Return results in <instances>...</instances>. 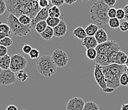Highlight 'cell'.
<instances>
[{
    "label": "cell",
    "mask_w": 128,
    "mask_h": 110,
    "mask_svg": "<svg viewBox=\"0 0 128 110\" xmlns=\"http://www.w3.org/2000/svg\"><path fill=\"white\" fill-rule=\"evenodd\" d=\"M10 13L18 18L22 15H26L32 20L41 8L38 0H4Z\"/></svg>",
    "instance_id": "cell-1"
},
{
    "label": "cell",
    "mask_w": 128,
    "mask_h": 110,
    "mask_svg": "<svg viewBox=\"0 0 128 110\" xmlns=\"http://www.w3.org/2000/svg\"><path fill=\"white\" fill-rule=\"evenodd\" d=\"M103 72L105 77L107 87L117 89L120 86V78L123 73L126 72V65L118 64H110L105 67H102Z\"/></svg>",
    "instance_id": "cell-2"
},
{
    "label": "cell",
    "mask_w": 128,
    "mask_h": 110,
    "mask_svg": "<svg viewBox=\"0 0 128 110\" xmlns=\"http://www.w3.org/2000/svg\"><path fill=\"white\" fill-rule=\"evenodd\" d=\"M109 8L110 7L104 3L103 0L94 1L90 9V20L98 26L107 25L110 19L108 16Z\"/></svg>",
    "instance_id": "cell-3"
},
{
    "label": "cell",
    "mask_w": 128,
    "mask_h": 110,
    "mask_svg": "<svg viewBox=\"0 0 128 110\" xmlns=\"http://www.w3.org/2000/svg\"><path fill=\"white\" fill-rule=\"evenodd\" d=\"M56 65L51 56L43 55L38 58L36 62V68L38 73L44 77H50L56 73Z\"/></svg>",
    "instance_id": "cell-4"
},
{
    "label": "cell",
    "mask_w": 128,
    "mask_h": 110,
    "mask_svg": "<svg viewBox=\"0 0 128 110\" xmlns=\"http://www.w3.org/2000/svg\"><path fill=\"white\" fill-rule=\"evenodd\" d=\"M6 22L10 27L11 32L18 37L26 36L31 32V25H24L18 20V18L14 15L10 13L6 18Z\"/></svg>",
    "instance_id": "cell-5"
},
{
    "label": "cell",
    "mask_w": 128,
    "mask_h": 110,
    "mask_svg": "<svg viewBox=\"0 0 128 110\" xmlns=\"http://www.w3.org/2000/svg\"><path fill=\"white\" fill-rule=\"evenodd\" d=\"M28 65V61L22 54L17 53L11 56L10 69L14 73L24 70Z\"/></svg>",
    "instance_id": "cell-6"
},
{
    "label": "cell",
    "mask_w": 128,
    "mask_h": 110,
    "mask_svg": "<svg viewBox=\"0 0 128 110\" xmlns=\"http://www.w3.org/2000/svg\"><path fill=\"white\" fill-rule=\"evenodd\" d=\"M120 46L115 40H108L104 43L98 45L96 47L98 53L103 54L108 56L111 53L120 51Z\"/></svg>",
    "instance_id": "cell-7"
},
{
    "label": "cell",
    "mask_w": 128,
    "mask_h": 110,
    "mask_svg": "<svg viewBox=\"0 0 128 110\" xmlns=\"http://www.w3.org/2000/svg\"><path fill=\"white\" fill-rule=\"evenodd\" d=\"M51 58L58 68H63L68 63L69 58L67 53L62 49H56L51 54Z\"/></svg>",
    "instance_id": "cell-8"
},
{
    "label": "cell",
    "mask_w": 128,
    "mask_h": 110,
    "mask_svg": "<svg viewBox=\"0 0 128 110\" xmlns=\"http://www.w3.org/2000/svg\"><path fill=\"white\" fill-rule=\"evenodd\" d=\"M17 81L16 73L13 72L10 69L3 70L0 73V85H9Z\"/></svg>",
    "instance_id": "cell-9"
},
{
    "label": "cell",
    "mask_w": 128,
    "mask_h": 110,
    "mask_svg": "<svg viewBox=\"0 0 128 110\" xmlns=\"http://www.w3.org/2000/svg\"><path fill=\"white\" fill-rule=\"evenodd\" d=\"M111 64H118L125 65L128 56L122 51L114 52L108 56Z\"/></svg>",
    "instance_id": "cell-10"
},
{
    "label": "cell",
    "mask_w": 128,
    "mask_h": 110,
    "mask_svg": "<svg viewBox=\"0 0 128 110\" xmlns=\"http://www.w3.org/2000/svg\"><path fill=\"white\" fill-rule=\"evenodd\" d=\"M94 77L95 80L97 82L98 85L103 90L107 87L106 83L105 81L104 73L103 72L102 67L98 65H95L94 70Z\"/></svg>",
    "instance_id": "cell-11"
},
{
    "label": "cell",
    "mask_w": 128,
    "mask_h": 110,
    "mask_svg": "<svg viewBox=\"0 0 128 110\" xmlns=\"http://www.w3.org/2000/svg\"><path fill=\"white\" fill-rule=\"evenodd\" d=\"M85 103L82 98L75 97L68 101L66 105V110H83Z\"/></svg>",
    "instance_id": "cell-12"
},
{
    "label": "cell",
    "mask_w": 128,
    "mask_h": 110,
    "mask_svg": "<svg viewBox=\"0 0 128 110\" xmlns=\"http://www.w3.org/2000/svg\"><path fill=\"white\" fill-rule=\"evenodd\" d=\"M52 4H50L48 7L44 8H42L40 10L39 12L37 13L36 17L34 18L32 20V22L30 24L31 25V28L32 29L35 28V26L38 22L41 21H46V20L48 18V10H49L50 7L52 6Z\"/></svg>",
    "instance_id": "cell-13"
},
{
    "label": "cell",
    "mask_w": 128,
    "mask_h": 110,
    "mask_svg": "<svg viewBox=\"0 0 128 110\" xmlns=\"http://www.w3.org/2000/svg\"><path fill=\"white\" fill-rule=\"evenodd\" d=\"M53 30L54 36L56 37H63L64 36L66 35L67 31H68L67 24L65 22L64 20H61L60 23L56 27L53 28Z\"/></svg>",
    "instance_id": "cell-14"
},
{
    "label": "cell",
    "mask_w": 128,
    "mask_h": 110,
    "mask_svg": "<svg viewBox=\"0 0 128 110\" xmlns=\"http://www.w3.org/2000/svg\"><path fill=\"white\" fill-rule=\"evenodd\" d=\"M94 37L98 44L104 43L108 40V34L104 29H99L96 34L94 35Z\"/></svg>",
    "instance_id": "cell-15"
},
{
    "label": "cell",
    "mask_w": 128,
    "mask_h": 110,
    "mask_svg": "<svg viewBox=\"0 0 128 110\" xmlns=\"http://www.w3.org/2000/svg\"><path fill=\"white\" fill-rule=\"evenodd\" d=\"M82 45L87 49L90 48H96L98 44L94 36H87L82 40Z\"/></svg>",
    "instance_id": "cell-16"
},
{
    "label": "cell",
    "mask_w": 128,
    "mask_h": 110,
    "mask_svg": "<svg viewBox=\"0 0 128 110\" xmlns=\"http://www.w3.org/2000/svg\"><path fill=\"white\" fill-rule=\"evenodd\" d=\"M94 61L96 65H98L101 67H105V66H108L111 64L108 56L105 54H100V53H98L97 56Z\"/></svg>",
    "instance_id": "cell-17"
},
{
    "label": "cell",
    "mask_w": 128,
    "mask_h": 110,
    "mask_svg": "<svg viewBox=\"0 0 128 110\" xmlns=\"http://www.w3.org/2000/svg\"><path fill=\"white\" fill-rule=\"evenodd\" d=\"M11 56L6 54L3 57L0 58V68L2 70H8L10 69Z\"/></svg>",
    "instance_id": "cell-18"
},
{
    "label": "cell",
    "mask_w": 128,
    "mask_h": 110,
    "mask_svg": "<svg viewBox=\"0 0 128 110\" xmlns=\"http://www.w3.org/2000/svg\"><path fill=\"white\" fill-rule=\"evenodd\" d=\"M72 34L73 36H75L78 39H81V40H83L87 36L84 29L82 27L80 26L78 27L75 29L73 30V32H72Z\"/></svg>",
    "instance_id": "cell-19"
},
{
    "label": "cell",
    "mask_w": 128,
    "mask_h": 110,
    "mask_svg": "<svg viewBox=\"0 0 128 110\" xmlns=\"http://www.w3.org/2000/svg\"><path fill=\"white\" fill-rule=\"evenodd\" d=\"M42 37L46 40H50L52 39L53 36H54V34L53 28L50 27H47L46 29L40 34Z\"/></svg>",
    "instance_id": "cell-20"
},
{
    "label": "cell",
    "mask_w": 128,
    "mask_h": 110,
    "mask_svg": "<svg viewBox=\"0 0 128 110\" xmlns=\"http://www.w3.org/2000/svg\"><path fill=\"white\" fill-rule=\"evenodd\" d=\"M98 29L99 27L97 25L94 24H90L87 25L85 31H86L87 36H94Z\"/></svg>",
    "instance_id": "cell-21"
},
{
    "label": "cell",
    "mask_w": 128,
    "mask_h": 110,
    "mask_svg": "<svg viewBox=\"0 0 128 110\" xmlns=\"http://www.w3.org/2000/svg\"><path fill=\"white\" fill-rule=\"evenodd\" d=\"M61 15L60 9L58 6H52L48 10V17L53 18H59Z\"/></svg>",
    "instance_id": "cell-22"
},
{
    "label": "cell",
    "mask_w": 128,
    "mask_h": 110,
    "mask_svg": "<svg viewBox=\"0 0 128 110\" xmlns=\"http://www.w3.org/2000/svg\"><path fill=\"white\" fill-rule=\"evenodd\" d=\"M61 20L59 18H53V17H48L46 20V22L48 27H50L52 28H54L58 24L60 23Z\"/></svg>",
    "instance_id": "cell-23"
},
{
    "label": "cell",
    "mask_w": 128,
    "mask_h": 110,
    "mask_svg": "<svg viewBox=\"0 0 128 110\" xmlns=\"http://www.w3.org/2000/svg\"><path fill=\"white\" fill-rule=\"evenodd\" d=\"M16 75L17 80L22 82H25L28 79V75L27 72L24 70L17 72V73H16Z\"/></svg>",
    "instance_id": "cell-24"
},
{
    "label": "cell",
    "mask_w": 128,
    "mask_h": 110,
    "mask_svg": "<svg viewBox=\"0 0 128 110\" xmlns=\"http://www.w3.org/2000/svg\"><path fill=\"white\" fill-rule=\"evenodd\" d=\"M47 27H48V25H47L46 21H41L40 22H38V24L36 25L34 29L36 31L37 33L40 34L42 33V32L46 29V28Z\"/></svg>",
    "instance_id": "cell-25"
},
{
    "label": "cell",
    "mask_w": 128,
    "mask_h": 110,
    "mask_svg": "<svg viewBox=\"0 0 128 110\" xmlns=\"http://www.w3.org/2000/svg\"><path fill=\"white\" fill-rule=\"evenodd\" d=\"M83 110H100V107L96 103L88 101L85 103Z\"/></svg>",
    "instance_id": "cell-26"
},
{
    "label": "cell",
    "mask_w": 128,
    "mask_h": 110,
    "mask_svg": "<svg viewBox=\"0 0 128 110\" xmlns=\"http://www.w3.org/2000/svg\"><path fill=\"white\" fill-rule=\"evenodd\" d=\"M86 54L87 58L89 60H94L97 56L98 53L96 48H90V49H87L86 50Z\"/></svg>",
    "instance_id": "cell-27"
},
{
    "label": "cell",
    "mask_w": 128,
    "mask_h": 110,
    "mask_svg": "<svg viewBox=\"0 0 128 110\" xmlns=\"http://www.w3.org/2000/svg\"><path fill=\"white\" fill-rule=\"evenodd\" d=\"M18 18L20 22L24 25H30L32 21V18L26 15H22Z\"/></svg>",
    "instance_id": "cell-28"
},
{
    "label": "cell",
    "mask_w": 128,
    "mask_h": 110,
    "mask_svg": "<svg viewBox=\"0 0 128 110\" xmlns=\"http://www.w3.org/2000/svg\"><path fill=\"white\" fill-rule=\"evenodd\" d=\"M120 24V20L116 17V18H110L108 20V25L112 29H117L119 28Z\"/></svg>",
    "instance_id": "cell-29"
},
{
    "label": "cell",
    "mask_w": 128,
    "mask_h": 110,
    "mask_svg": "<svg viewBox=\"0 0 128 110\" xmlns=\"http://www.w3.org/2000/svg\"><path fill=\"white\" fill-rule=\"evenodd\" d=\"M0 33H2L3 34H5L7 36H9L11 33V30H10V27L8 26L7 24H0Z\"/></svg>",
    "instance_id": "cell-30"
},
{
    "label": "cell",
    "mask_w": 128,
    "mask_h": 110,
    "mask_svg": "<svg viewBox=\"0 0 128 110\" xmlns=\"http://www.w3.org/2000/svg\"><path fill=\"white\" fill-rule=\"evenodd\" d=\"M13 44V40L9 36H6L0 40V45L6 47H10Z\"/></svg>",
    "instance_id": "cell-31"
},
{
    "label": "cell",
    "mask_w": 128,
    "mask_h": 110,
    "mask_svg": "<svg viewBox=\"0 0 128 110\" xmlns=\"http://www.w3.org/2000/svg\"><path fill=\"white\" fill-rule=\"evenodd\" d=\"M120 85L122 86H128V75L126 72L122 74L120 78Z\"/></svg>",
    "instance_id": "cell-32"
},
{
    "label": "cell",
    "mask_w": 128,
    "mask_h": 110,
    "mask_svg": "<svg viewBox=\"0 0 128 110\" xmlns=\"http://www.w3.org/2000/svg\"><path fill=\"white\" fill-rule=\"evenodd\" d=\"M29 56H30V58L32 59V60H34V59H38V58L40 57L39 50H38L37 49H35V48H32L31 51L29 54Z\"/></svg>",
    "instance_id": "cell-33"
},
{
    "label": "cell",
    "mask_w": 128,
    "mask_h": 110,
    "mask_svg": "<svg viewBox=\"0 0 128 110\" xmlns=\"http://www.w3.org/2000/svg\"><path fill=\"white\" fill-rule=\"evenodd\" d=\"M125 11L123 8H118L117 10V13H116V18H118L119 20H123L125 18Z\"/></svg>",
    "instance_id": "cell-34"
},
{
    "label": "cell",
    "mask_w": 128,
    "mask_h": 110,
    "mask_svg": "<svg viewBox=\"0 0 128 110\" xmlns=\"http://www.w3.org/2000/svg\"><path fill=\"white\" fill-rule=\"evenodd\" d=\"M6 10L7 6L4 0H0V15H2Z\"/></svg>",
    "instance_id": "cell-35"
},
{
    "label": "cell",
    "mask_w": 128,
    "mask_h": 110,
    "mask_svg": "<svg viewBox=\"0 0 128 110\" xmlns=\"http://www.w3.org/2000/svg\"><path fill=\"white\" fill-rule=\"evenodd\" d=\"M119 29L122 32H127L128 31V22H127L126 20L121 22L120 24Z\"/></svg>",
    "instance_id": "cell-36"
},
{
    "label": "cell",
    "mask_w": 128,
    "mask_h": 110,
    "mask_svg": "<svg viewBox=\"0 0 128 110\" xmlns=\"http://www.w3.org/2000/svg\"><path fill=\"white\" fill-rule=\"evenodd\" d=\"M50 3L52 6L60 7L64 3V0H49Z\"/></svg>",
    "instance_id": "cell-37"
},
{
    "label": "cell",
    "mask_w": 128,
    "mask_h": 110,
    "mask_svg": "<svg viewBox=\"0 0 128 110\" xmlns=\"http://www.w3.org/2000/svg\"><path fill=\"white\" fill-rule=\"evenodd\" d=\"M116 13H117V9L114 7L110 8L108 11V16L109 18H116Z\"/></svg>",
    "instance_id": "cell-38"
},
{
    "label": "cell",
    "mask_w": 128,
    "mask_h": 110,
    "mask_svg": "<svg viewBox=\"0 0 128 110\" xmlns=\"http://www.w3.org/2000/svg\"><path fill=\"white\" fill-rule=\"evenodd\" d=\"M50 4L49 0H40L39 1V6L41 8L48 7Z\"/></svg>",
    "instance_id": "cell-39"
},
{
    "label": "cell",
    "mask_w": 128,
    "mask_h": 110,
    "mask_svg": "<svg viewBox=\"0 0 128 110\" xmlns=\"http://www.w3.org/2000/svg\"><path fill=\"white\" fill-rule=\"evenodd\" d=\"M32 49V47H31L30 45L28 44H25L22 47V51L23 53H24L25 54H30V52L31 51V50Z\"/></svg>",
    "instance_id": "cell-40"
},
{
    "label": "cell",
    "mask_w": 128,
    "mask_h": 110,
    "mask_svg": "<svg viewBox=\"0 0 128 110\" xmlns=\"http://www.w3.org/2000/svg\"><path fill=\"white\" fill-rule=\"evenodd\" d=\"M8 49L7 47H4V46H1L0 45V58L3 57L7 54Z\"/></svg>",
    "instance_id": "cell-41"
},
{
    "label": "cell",
    "mask_w": 128,
    "mask_h": 110,
    "mask_svg": "<svg viewBox=\"0 0 128 110\" xmlns=\"http://www.w3.org/2000/svg\"><path fill=\"white\" fill-rule=\"evenodd\" d=\"M103 1H104V3L108 6L109 7L114 6V4L117 2V0H103Z\"/></svg>",
    "instance_id": "cell-42"
},
{
    "label": "cell",
    "mask_w": 128,
    "mask_h": 110,
    "mask_svg": "<svg viewBox=\"0 0 128 110\" xmlns=\"http://www.w3.org/2000/svg\"><path fill=\"white\" fill-rule=\"evenodd\" d=\"M102 91H103L104 92H105V93H112V92H114L115 89H113V88L108 87H107L105 88V89H103Z\"/></svg>",
    "instance_id": "cell-43"
},
{
    "label": "cell",
    "mask_w": 128,
    "mask_h": 110,
    "mask_svg": "<svg viewBox=\"0 0 128 110\" xmlns=\"http://www.w3.org/2000/svg\"><path fill=\"white\" fill-rule=\"evenodd\" d=\"M124 11H125V20H126L127 22H128V4H126V6H124Z\"/></svg>",
    "instance_id": "cell-44"
},
{
    "label": "cell",
    "mask_w": 128,
    "mask_h": 110,
    "mask_svg": "<svg viewBox=\"0 0 128 110\" xmlns=\"http://www.w3.org/2000/svg\"><path fill=\"white\" fill-rule=\"evenodd\" d=\"M5 110H18V108L16 106L14 105H10L6 107Z\"/></svg>",
    "instance_id": "cell-45"
},
{
    "label": "cell",
    "mask_w": 128,
    "mask_h": 110,
    "mask_svg": "<svg viewBox=\"0 0 128 110\" xmlns=\"http://www.w3.org/2000/svg\"><path fill=\"white\" fill-rule=\"evenodd\" d=\"M77 0H64V3L67 4H73L76 2Z\"/></svg>",
    "instance_id": "cell-46"
},
{
    "label": "cell",
    "mask_w": 128,
    "mask_h": 110,
    "mask_svg": "<svg viewBox=\"0 0 128 110\" xmlns=\"http://www.w3.org/2000/svg\"><path fill=\"white\" fill-rule=\"evenodd\" d=\"M120 110H128V103L123 104V105L121 106Z\"/></svg>",
    "instance_id": "cell-47"
},
{
    "label": "cell",
    "mask_w": 128,
    "mask_h": 110,
    "mask_svg": "<svg viewBox=\"0 0 128 110\" xmlns=\"http://www.w3.org/2000/svg\"><path fill=\"white\" fill-rule=\"evenodd\" d=\"M7 36L5 35V34H3L2 33H0V40H2V39H3V38H4L5 37H6Z\"/></svg>",
    "instance_id": "cell-48"
},
{
    "label": "cell",
    "mask_w": 128,
    "mask_h": 110,
    "mask_svg": "<svg viewBox=\"0 0 128 110\" xmlns=\"http://www.w3.org/2000/svg\"><path fill=\"white\" fill-rule=\"evenodd\" d=\"M83 3H87V2L90 1H91V0H81Z\"/></svg>",
    "instance_id": "cell-49"
},
{
    "label": "cell",
    "mask_w": 128,
    "mask_h": 110,
    "mask_svg": "<svg viewBox=\"0 0 128 110\" xmlns=\"http://www.w3.org/2000/svg\"><path fill=\"white\" fill-rule=\"evenodd\" d=\"M125 65H126V67H127V68H128V59H127L126 63Z\"/></svg>",
    "instance_id": "cell-50"
},
{
    "label": "cell",
    "mask_w": 128,
    "mask_h": 110,
    "mask_svg": "<svg viewBox=\"0 0 128 110\" xmlns=\"http://www.w3.org/2000/svg\"><path fill=\"white\" fill-rule=\"evenodd\" d=\"M126 72L127 73H128V68H126ZM128 87V86H127Z\"/></svg>",
    "instance_id": "cell-51"
},
{
    "label": "cell",
    "mask_w": 128,
    "mask_h": 110,
    "mask_svg": "<svg viewBox=\"0 0 128 110\" xmlns=\"http://www.w3.org/2000/svg\"><path fill=\"white\" fill-rule=\"evenodd\" d=\"M2 70H2V68H0V73H2Z\"/></svg>",
    "instance_id": "cell-52"
},
{
    "label": "cell",
    "mask_w": 128,
    "mask_h": 110,
    "mask_svg": "<svg viewBox=\"0 0 128 110\" xmlns=\"http://www.w3.org/2000/svg\"><path fill=\"white\" fill-rule=\"evenodd\" d=\"M2 24V22L0 21V24Z\"/></svg>",
    "instance_id": "cell-53"
},
{
    "label": "cell",
    "mask_w": 128,
    "mask_h": 110,
    "mask_svg": "<svg viewBox=\"0 0 128 110\" xmlns=\"http://www.w3.org/2000/svg\"><path fill=\"white\" fill-rule=\"evenodd\" d=\"M40 1V0H38V1Z\"/></svg>",
    "instance_id": "cell-54"
},
{
    "label": "cell",
    "mask_w": 128,
    "mask_h": 110,
    "mask_svg": "<svg viewBox=\"0 0 128 110\" xmlns=\"http://www.w3.org/2000/svg\"></svg>",
    "instance_id": "cell-55"
}]
</instances>
